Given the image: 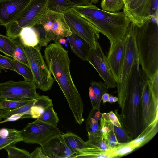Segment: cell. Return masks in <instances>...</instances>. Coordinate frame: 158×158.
I'll use <instances>...</instances> for the list:
<instances>
[{
    "label": "cell",
    "mask_w": 158,
    "mask_h": 158,
    "mask_svg": "<svg viewBox=\"0 0 158 158\" xmlns=\"http://www.w3.org/2000/svg\"><path fill=\"white\" fill-rule=\"evenodd\" d=\"M158 121L145 128L135 139L128 142L136 149L144 145L151 140L158 131Z\"/></svg>",
    "instance_id": "cell-22"
},
{
    "label": "cell",
    "mask_w": 158,
    "mask_h": 158,
    "mask_svg": "<svg viewBox=\"0 0 158 158\" xmlns=\"http://www.w3.org/2000/svg\"><path fill=\"white\" fill-rule=\"evenodd\" d=\"M139 62L135 67L132 76L128 97L120 114L117 110L114 113L132 139L136 138L143 129L142 119L141 82L143 77L139 69Z\"/></svg>",
    "instance_id": "cell-4"
},
{
    "label": "cell",
    "mask_w": 158,
    "mask_h": 158,
    "mask_svg": "<svg viewBox=\"0 0 158 158\" xmlns=\"http://www.w3.org/2000/svg\"><path fill=\"white\" fill-rule=\"evenodd\" d=\"M114 97L112 96H110L107 101V102L110 103H112L114 102Z\"/></svg>",
    "instance_id": "cell-47"
},
{
    "label": "cell",
    "mask_w": 158,
    "mask_h": 158,
    "mask_svg": "<svg viewBox=\"0 0 158 158\" xmlns=\"http://www.w3.org/2000/svg\"><path fill=\"white\" fill-rule=\"evenodd\" d=\"M20 131L23 141L40 145L52 136L61 133L57 127L43 123L37 119L28 123Z\"/></svg>",
    "instance_id": "cell-11"
},
{
    "label": "cell",
    "mask_w": 158,
    "mask_h": 158,
    "mask_svg": "<svg viewBox=\"0 0 158 158\" xmlns=\"http://www.w3.org/2000/svg\"><path fill=\"white\" fill-rule=\"evenodd\" d=\"M118 98L117 97H114V102H118Z\"/></svg>",
    "instance_id": "cell-50"
},
{
    "label": "cell",
    "mask_w": 158,
    "mask_h": 158,
    "mask_svg": "<svg viewBox=\"0 0 158 158\" xmlns=\"http://www.w3.org/2000/svg\"><path fill=\"white\" fill-rule=\"evenodd\" d=\"M124 6L123 0H102L101 3L102 10L110 12H119Z\"/></svg>",
    "instance_id": "cell-33"
},
{
    "label": "cell",
    "mask_w": 158,
    "mask_h": 158,
    "mask_svg": "<svg viewBox=\"0 0 158 158\" xmlns=\"http://www.w3.org/2000/svg\"><path fill=\"white\" fill-rule=\"evenodd\" d=\"M153 0H131L123 12L136 25L140 27L151 17Z\"/></svg>",
    "instance_id": "cell-15"
},
{
    "label": "cell",
    "mask_w": 158,
    "mask_h": 158,
    "mask_svg": "<svg viewBox=\"0 0 158 158\" xmlns=\"http://www.w3.org/2000/svg\"><path fill=\"white\" fill-rule=\"evenodd\" d=\"M31 158H48L43 152L40 147L36 148L31 153Z\"/></svg>",
    "instance_id": "cell-42"
},
{
    "label": "cell",
    "mask_w": 158,
    "mask_h": 158,
    "mask_svg": "<svg viewBox=\"0 0 158 158\" xmlns=\"http://www.w3.org/2000/svg\"><path fill=\"white\" fill-rule=\"evenodd\" d=\"M158 72L150 79L147 78L152 97L158 101Z\"/></svg>",
    "instance_id": "cell-39"
},
{
    "label": "cell",
    "mask_w": 158,
    "mask_h": 158,
    "mask_svg": "<svg viewBox=\"0 0 158 158\" xmlns=\"http://www.w3.org/2000/svg\"><path fill=\"white\" fill-rule=\"evenodd\" d=\"M73 52L83 61H87L92 47L85 40L72 33L67 37Z\"/></svg>",
    "instance_id": "cell-20"
},
{
    "label": "cell",
    "mask_w": 158,
    "mask_h": 158,
    "mask_svg": "<svg viewBox=\"0 0 158 158\" xmlns=\"http://www.w3.org/2000/svg\"><path fill=\"white\" fill-rule=\"evenodd\" d=\"M102 113L100 110L92 108L86 121V129L87 136L102 137L100 132V126L99 124L102 117Z\"/></svg>",
    "instance_id": "cell-24"
},
{
    "label": "cell",
    "mask_w": 158,
    "mask_h": 158,
    "mask_svg": "<svg viewBox=\"0 0 158 158\" xmlns=\"http://www.w3.org/2000/svg\"><path fill=\"white\" fill-rule=\"evenodd\" d=\"M88 136V140L85 142V147L77 150L78 154L75 158H99L101 154H110L111 150L104 138L92 135Z\"/></svg>",
    "instance_id": "cell-16"
},
{
    "label": "cell",
    "mask_w": 158,
    "mask_h": 158,
    "mask_svg": "<svg viewBox=\"0 0 158 158\" xmlns=\"http://www.w3.org/2000/svg\"><path fill=\"white\" fill-rule=\"evenodd\" d=\"M135 149L128 142L123 143L120 146L111 150L110 154L112 155L113 157H120L128 154Z\"/></svg>",
    "instance_id": "cell-37"
},
{
    "label": "cell",
    "mask_w": 158,
    "mask_h": 158,
    "mask_svg": "<svg viewBox=\"0 0 158 158\" xmlns=\"http://www.w3.org/2000/svg\"><path fill=\"white\" fill-rule=\"evenodd\" d=\"M2 110L1 109L0 107V122L2 121Z\"/></svg>",
    "instance_id": "cell-49"
},
{
    "label": "cell",
    "mask_w": 158,
    "mask_h": 158,
    "mask_svg": "<svg viewBox=\"0 0 158 158\" xmlns=\"http://www.w3.org/2000/svg\"><path fill=\"white\" fill-rule=\"evenodd\" d=\"M104 120L107 126V129L102 135V137L105 139L107 145L111 150L120 146L123 144L118 142L114 131L110 127V122Z\"/></svg>",
    "instance_id": "cell-31"
},
{
    "label": "cell",
    "mask_w": 158,
    "mask_h": 158,
    "mask_svg": "<svg viewBox=\"0 0 158 158\" xmlns=\"http://www.w3.org/2000/svg\"><path fill=\"white\" fill-rule=\"evenodd\" d=\"M37 100V98L33 99L25 105L16 109L5 112L2 113V118L6 119L11 115L16 114H23L26 118H31L30 110L32 106L34 105Z\"/></svg>",
    "instance_id": "cell-30"
},
{
    "label": "cell",
    "mask_w": 158,
    "mask_h": 158,
    "mask_svg": "<svg viewBox=\"0 0 158 158\" xmlns=\"http://www.w3.org/2000/svg\"><path fill=\"white\" fill-rule=\"evenodd\" d=\"M46 123L57 127L59 122L57 114L52 106L47 109L39 118L36 119Z\"/></svg>",
    "instance_id": "cell-32"
},
{
    "label": "cell",
    "mask_w": 158,
    "mask_h": 158,
    "mask_svg": "<svg viewBox=\"0 0 158 158\" xmlns=\"http://www.w3.org/2000/svg\"><path fill=\"white\" fill-rule=\"evenodd\" d=\"M134 31L139 64L150 79L158 72V22L150 18L140 27L134 24Z\"/></svg>",
    "instance_id": "cell-3"
},
{
    "label": "cell",
    "mask_w": 158,
    "mask_h": 158,
    "mask_svg": "<svg viewBox=\"0 0 158 158\" xmlns=\"http://www.w3.org/2000/svg\"><path fill=\"white\" fill-rule=\"evenodd\" d=\"M34 81L12 80L0 83V102L5 99L17 101L36 98L39 94Z\"/></svg>",
    "instance_id": "cell-10"
},
{
    "label": "cell",
    "mask_w": 158,
    "mask_h": 158,
    "mask_svg": "<svg viewBox=\"0 0 158 158\" xmlns=\"http://www.w3.org/2000/svg\"><path fill=\"white\" fill-rule=\"evenodd\" d=\"M73 10L84 18L109 40L110 44L124 39L131 22L123 12L106 11L93 4L74 8Z\"/></svg>",
    "instance_id": "cell-2"
},
{
    "label": "cell",
    "mask_w": 158,
    "mask_h": 158,
    "mask_svg": "<svg viewBox=\"0 0 158 158\" xmlns=\"http://www.w3.org/2000/svg\"><path fill=\"white\" fill-rule=\"evenodd\" d=\"M141 105L143 129L158 121V101L152 97L147 78L141 82Z\"/></svg>",
    "instance_id": "cell-13"
},
{
    "label": "cell",
    "mask_w": 158,
    "mask_h": 158,
    "mask_svg": "<svg viewBox=\"0 0 158 158\" xmlns=\"http://www.w3.org/2000/svg\"><path fill=\"white\" fill-rule=\"evenodd\" d=\"M63 14L71 32L83 39L92 48L95 49L100 38L99 32L96 28L73 10Z\"/></svg>",
    "instance_id": "cell-9"
},
{
    "label": "cell",
    "mask_w": 158,
    "mask_h": 158,
    "mask_svg": "<svg viewBox=\"0 0 158 158\" xmlns=\"http://www.w3.org/2000/svg\"><path fill=\"white\" fill-rule=\"evenodd\" d=\"M158 1L153 0L152 8V10H153L154 11L153 15L157 18H158Z\"/></svg>",
    "instance_id": "cell-44"
},
{
    "label": "cell",
    "mask_w": 158,
    "mask_h": 158,
    "mask_svg": "<svg viewBox=\"0 0 158 158\" xmlns=\"http://www.w3.org/2000/svg\"><path fill=\"white\" fill-rule=\"evenodd\" d=\"M31 0H0V26L12 22L27 6Z\"/></svg>",
    "instance_id": "cell-18"
},
{
    "label": "cell",
    "mask_w": 158,
    "mask_h": 158,
    "mask_svg": "<svg viewBox=\"0 0 158 158\" xmlns=\"http://www.w3.org/2000/svg\"><path fill=\"white\" fill-rule=\"evenodd\" d=\"M12 63L15 71L22 76L25 80L34 81L33 74L30 67L13 58Z\"/></svg>",
    "instance_id": "cell-29"
},
{
    "label": "cell",
    "mask_w": 158,
    "mask_h": 158,
    "mask_svg": "<svg viewBox=\"0 0 158 158\" xmlns=\"http://www.w3.org/2000/svg\"><path fill=\"white\" fill-rule=\"evenodd\" d=\"M13 59L0 54V68L7 69L14 71L12 63Z\"/></svg>",
    "instance_id": "cell-41"
},
{
    "label": "cell",
    "mask_w": 158,
    "mask_h": 158,
    "mask_svg": "<svg viewBox=\"0 0 158 158\" xmlns=\"http://www.w3.org/2000/svg\"><path fill=\"white\" fill-rule=\"evenodd\" d=\"M102 117L104 120L110 122L118 127H121L122 126L117 116L112 111L107 113H102Z\"/></svg>",
    "instance_id": "cell-40"
},
{
    "label": "cell",
    "mask_w": 158,
    "mask_h": 158,
    "mask_svg": "<svg viewBox=\"0 0 158 158\" xmlns=\"http://www.w3.org/2000/svg\"><path fill=\"white\" fill-rule=\"evenodd\" d=\"M66 143L75 155L77 154V150L85 147V142L81 137L71 132L62 134Z\"/></svg>",
    "instance_id": "cell-27"
},
{
    "label": "cell",
    "mask_w": 158,
    "mask_h": 158,
    "mask_svg": "<svg viewBox=\"0 0 158 158\" xmlns=\"http://www.w3.org/2000/svg\"><path fill=\"white\" fill-rule=\"evenodd\" d=\"M47 66L68 102L75 120L80 125L84 121L82 100L71 76L68 51L60 43H52L44 51Z\"/></svg>",
    "instance_id": "cell-1"
},
{
    "label": "cell",
    "mask_w": 158,
    "mask_h": 158,
    "mask_svg": "<svg viewBox=\"0 0 158 158\" xmlns=\"http://www.w3.org/2000/svg\"><path fill=\"white\" fill-rule=\"evenodd\" d=\"M26 118L25 115L23 114H13L4 120L0 122V124L3 123L7 122H11L16 121L21 118Z\"/></svg>",
    "instance_id": "cell-43"
},
{
    "label": "cell",
    "mask_w": 158,
    "mask_h": 158,
    "mask_svg": "<svg viewBox=\"0 0 158 158\" xmlns=\"http://www.w3.org/2000/svg\"><path fill=\"white\" fill-rule=\"evenodd\" d=\"M90 4L89 0H48V10L63 14L74 8Z\"/></svg>",
    "instance_id": "cell-19"
},
{
    "label": "cell",
    "mask_w": 158,
    "mask_h": 158,
    "mask_svg": "<svg viewBox=\"0 0 158 158\" xmlns=\"http://www.w3.org/2000/svg\"><path fill=\"white\" fill-rule=\"evenodd\" d=\"M4 149L8 153V158H31V153L28 151L16 147L15 145H10Z\"/></svg>",
    "instance_id": "cell-36"
},
{
    "label": "cell",
    "mask_w": 158,
    "mask_h": 158,
    "mask_svg": "<svg viewBox=\"0 0 158 158\" xmlns=\"http://www.w3.org/2000/svg\"><path fill=\"white\" fill-rule=\"evenodd\" d=\"M53 105L52 100L48 96L39 95L31 109V118H38L47 109Z\"/></svg>",
    "instance_id": "cell-25"
},
{
    "label": "cell",
    "mask_w": 158,
    "mask_h": 158,
    "mask_svg": "<svg viewBox=\"0 0 158 158\" xmlns=\"http://www.w3.org/2000/svg\"><path fill=\"white\" fill-rule=\"evenodd\" d=\"M18 40L26 55L37 88L43 91L50 90L55 80L42 55L41 47L39 44L34 47L27 46L21 42L19 38Z\"/></svg>",
    "instance_id": "cell-8"
},
{
    "label": "cell",
    "mask_w": 158,
    "mask_h": 158,
    "mask_svg": "<svg viewBox=\"0 0 158 158\" xmlns=\"http://www.w3.org/2000/svg\"><path fill=\"white\" fill-rule=\"evenodd\" d=\"M35 27L38 34L39 44L41 47L46 46L52 40L55 43H60L62 39L68 37L72 33L64 14L49 10Z\"/></svg>",
    "instance_id": "cell-6"
},
{
    "label": "cell",
    "mask_w": 158,
    "mask_h": 158,
    "mask_svg": "<svg viewBox=\"0 0 158 158\" xmlns=\"http://www.w3.org/2000/svg\"><path fill=\"white\" fill-rule=\"evenodd\" d=\"M91 3L92 4H97L99 1V0H89Z\"/></svg>",
    "instance_id": "cell-48"
},
{
    "label": "cell",
    "mask_w": 158,
    "mask_h": 158,
    "mask_svg": "<svg viewBox=\"0 0 158 158\" xmlns=\"http://www.w3.org/2000/svg\"><path fill=\"white\" fill-rule=\"evenodd\" d=\"M131 0H123L124 6L123 9L126 8L128 6Z\"/></svg>",
    "instance_id": "cell-46"
},
{
    "label": "cell",
    "mask_w": 158,
    "mask_h": 158,
    "mask_svg": "<svg viewBox=\"0 0 158 158\" xmlns=\"http://www.w3.org/2000/svg\"><path fill=\"white\" fill-rule=\"evenodd\" d=\"M125 40L120 39L110 45L107 60L117 83L119 81L125 49Z\"/></svg>",
    "instance_id": "cell-17"
},
{
    "label": "cell",
    "mask_w": 158,
    "mask_h": 158,
    "mask_svg": "<svg viewBox=\"0 0 158 158\" xmlns=\"http://www.w3.org/2000/svg\"><path fill=\"white\" fill-rule=\"evenodd\" d=\"M108 89L105 82H92L89 88V95L93 108L100 110L102 97L107 93Z\"/></svg>",
    "instance_id": "cell-21"
},
{
    "label": "cell",
    "mask_w": 158,
    "mask_h": 158,
    "mask_svg": "<svg viewBox=\"0 0 158 158\" xmlns=\"http://www.w3.org/2000/svg\"><path fill=\"white\" fill-rule=\"evenodd\" d=\"M125 49L120 77L117 83L118 103L122 109L127 99L131 80L136 64L139 62L134 31V24L131 22L125 38Z\"/></svg>",
    "instance_id": "cell-5"
},
{
    "label": "cell",
    "mask_w": 158,
    "mask_h": 158,
    "mask_svg": "<svg viewBox=\"0 0 158 158\" xmlns=\"http://www.w3.org/2000/svg\"><path fill=\"white\" fill-rule=\"evenodd\" d=\"M87 61L94 68L104 80L108 89L117 86V83L111 72L107 57L98 41L95 49L92 48Z\"/></svg>",
    "instance_id": "cell-12"
},
{
    "label": "cell",
    "mask_w": 158,
    "mask_h": 158,
    "mask_svg": "<svg viewBox=\"0 0 158 158\" xmlns=\"http://www.w3.org/2000/svg\"><path fill=\"white\" fill-rule=\"evenodd\" d=\"M19 38L21 42L27 46L34 47L39 43L38 33L33 27L23 28Z\"/></svg>",
    "instance_id": "cell-26"
},
{
    "label": "cell",
    "mask_w": 158,
    "mask_h": 158,
    "mask_svg": "<svg viewBox=\"0 0 158 158\" xmlns=\"http://www.w3.org/2000/svg\"><path fill=\"white\" fill-rule=\"evenodd\" d=\"M48 10V0H31L14 20L5 26L7 36L13 39L18 38L23 28L39 24Z\"/></svg>",
    "instance_id": "cell-7"
},
{
    "label": "cell",
    "mask_w": 158,
    "mask_h": 158,
    "mask_svg": "<svg viewBox=\"0 0 158 158\" xmlns=\"http://www.w3.org/2000/svg\"><path fill=\"white\" fill-rule=\"evenodd\" d=\"M109 122L110 127L114 131L119 143L121 144L129 142L133 140L122 124L121 127H119Z\"/></svg>",
    "instance_id": "cell-35"
},
{
    "label": "cell",
    "mask_w": 158,
    "mask_h": 158,
    "mask_svg": "<svg viewBox=\"0 0 158 158\" xmlns=\"http://www.w3.org/2000/svg\"><path fill=\"white\" fill-rule=\"evenodd\" d=\"M17 39H13L0 34V52L13 58Z\"/></svg>",
    "instance_id": "cell-28"
},
{
    "label": "cell",
    "mask_w": 158,
    "mask_h": 158,
    "mask_svg": "<svg viewBox=\"0 0 158 158\" xmlns=\"http://www.w3.org/2000/svg\"><path fill=\"white\" fill-rule=\"evenodd\" d=\"M1 69L0 68V74L1 73Z\"/></svg>",
    "instance_id": "cell-51"
},
{
    "label": "cell",
    "mask_w": 158,
    "mask_h": 158,
    "mask_svg": "<svg viewBox=\"0 0 158 158\" xmlns=\"http://www.w3.org/2000/svg\"><path fill=\"white\" fill-rule=\"evenodd\" d=\"M20 141H23L20 131L6 128L0 129V150Z\"/></svg>",
    "instance_id": "cell-23"
},
{
    "label": "cell",
    "mask_w": 158,
    "mask_h": 158,
    "mask_svg": "<svg viewBox=\"0 0 158 158\" xmlns=\"http://www.w3.org/2000/svg\"><path fill=\"white\" fill-rule=\"evenodd\" d=\"M31 100L17 101L5 99L0 102V107L2 110L3 113L21 107Z\"/></svg>",
    "instance_id": "cell-34"
},
{
    "label": "cell",
    "mask_w": 158,
    "mask_h": 158,
    "mask_svg": "<svg viewBox=\"0 0 158 158\" xmlns=\"http://www.w3.org/2000/svg\"><path fill=\"white\" fill-rule=\"evenodd\" d=\"M40 145L48 158H74L75 155L68 146L61 133L52 136Z\"/></svg>",
    "instance_id": "cell-14"
},
{
    "label": "cell",
    "mask_w": 158,
    "mask_h": 158,
    "mask_svg": "<svg viewBox=\"0 0 158 158\" xmlns=\"http://www.w3.org/2000/svg\"><path fill=\"white\" fill-rule=\"evenodd\" d=\"M17 39V42L14 51L13 58L30 67L26 53L18 38Z\"/></svg>",
    "instance_id": "cell-38"
},
{
    "label": "cell",
    "mask_w": 158,
    "mask_h": 158,
    "mask_svg": "<svg viewBox=\"0 0 158 158\" xmlns=\"http://www.w3.org/2000/svg\"><path fill=\"white\" fill-rule=\"evenodd\" d=\"M109 96L110 95L107 93L103 94L102 98V100L103 103H105L107 102Z\"/></svg>",
    "instance_id": "cell-45"
}]
</instances>
